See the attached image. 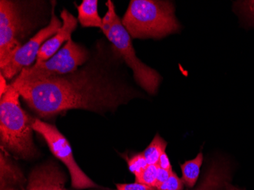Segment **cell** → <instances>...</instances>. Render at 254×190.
Instances as JSON below:
<instances>
[{"instance_id": "obj_15", "label": "cell", "mask_w": 254, "mask_h": 190, "mask_svg": "<svg viewBox=\"0 0 254 190\" xmlns=\"http://www.w3.org/2000/svg\"><path fill=\"white\" fill-rule=\"evenodd\" d=\"M167 145H168V143L166 141H165L158 134H157L151 141L149 145L143 151L144 156H145L148 164L157 165L161 154L165 152Z\"/></svg>"}, {"instance_id": "obj_3", "label": "cell", "mask_w": 254, "mask_h": 190, "mask_svg": "<svg viewBox=\"0 0 254 190\" xmlns=\"http://www.w3.org/2000/svg\"><path fill=\"white\" fill-rule=\"evenodd\" d=\"M20 94L10 84L0 101V138L3 150L23 159L34 158L38 154L33 141L34 119L21 108Z\"/></svg>"}, {"instance_id": "obj_23", "label": "cell", "mask_w": 254, "mask_h": 190, "mask_svg": "<svg viewBox=\"0 0 254 190\" xmlns=\"http://www.w3.org/2000/svg\"><path fill=\"white\" fill-rule=\"evenodd\" d=\"M0 80H1V81H0V88H0V95L2 97L8 91L9 85H7L5 78L2 73L0 75Z\"/></svg>"}, {"instance_id": "obj_12", "label": "cell", "mask_w": 254, "mask_h": 190, "mask_svg": "<svg viewBox=\"0 0 254 190\" xmlns=\"http://www.w3.org/2000/svg\"><path fill=\"white\" fill-rule=\"evenodd\" d=\"M0 172L1 190H19L25 184L21 169L2 150L0 154Z\"/></svg>"}, {"instance_id": "obj_19", "label": "cell", "mask_w": 254, "mask_h": 190, "mask_svg": "<svg viewBox=\"0 0 254 190\" xmlns=\"http://www.w3.org/2000/svg\"><path fill=\"white\" fill-rule=\"evenodd\" d=\"M237 6L241 14L249 19L254 20V0L238 2Z\"/></svg>"}, {"instance_id": "obj_21", "label": "cell", "mask_w": 254, "mask_h": 190, "mask_svg": "<svg viewBox=\"0 0 254 190\" xmlns=\"http://www.w3.org/2000/svg\"><path fill=\"white\" fill-rule=\"evenodd\" d=\"M172 173L173 171H168V170L162 169V168L158 167V174H157V183L155 189L159 187L161 184L165 183L169 178Z\"/></svg>"}, {"instance_id": "obj_14", "label": "cell", "mask_w": 254, "mask_h": 190, "mask_svg": "<svg viewBox=\"0 0 254 190\" xmlns=\"http://www.w3.org/2000/svg\"><path fill=\"white\" fill-rule=\"evenodd\" d=\"M202 161H203V154L202 152H199L194 159L187 161L186 162L181 164L182 181L187 187L192 188L195 185V183L197 182Z\"/></svg>"}, {"instance_id": "obj_13", "label": "cell", "mask_w": 254, "mask_h": 190, "mask_svg": "<svg viewBox=\"0 0 254 190\" xmlns=\"http://www.w3.org/2000/svg\"><path fill=\"white\" fill-rule=\"evenodd\" d=\"M98 0H83L77 6L78 21L84 28H102L103 18L98 13Z\"/></svg>"}, {"instance_id": "obj_10", "label": "cell", "mask_w": 254, "mask_h": 190, "mask_svg": "<svg viewBox=\"0 0 254 190\" xmlns=\"http://www.w3.org/2000/svg\"><path fill=\"white\" fill-rule=\"evenodd\" d=\"M61 17L63 22L62 27L54 36L43 44L38 53L35 63H41L48 61L59 51L60 47L64 43L71 39V35L76 28L78 19L66 9L61 11Z\"/></svg>"}, {"instance_id": "obj_1", "label": "cell", "mask_w": 254, "mask_h": 190, "mask_svg": "<svg viewBox=\"0 0 254 190\" xmlns=\"http://www.w3.org/2000/svg\"><path fill=\"white\" fill-rule=\"evenodd\" d=\"M104 47L71 73L41 79L19 81L11 85L31 110L44 119L64 111L82 109L96 113L114 111L141 93L112 74L114 57Z\"/></svg>"}, {"instance_id": "obj_22", "label": "cell", "mask_w": 254, "mask_h": 190, "mask_svg": "<svg viewBox=\"0 0 254 190\" xmlns=\"http://www.w3.org/2000/svg\"><path fill=\"white\" fill-rule=\"evenodd\" d=\"M157 166H158V168H162V169L172 171V166H171V161H170L169 158H168L166 152L161 154Z\"/></svg>"}, {"instance_id": "obj_4", "label": "cell", "mask_w": 254, "mask_h": 190, "mask_svg": "<svg viewBox=\"0 0 254 190\" xmlns=\"http://www.w3.org/2000/svg\"><path fill=\"white\" fill-rule=\"evenodd\" d=\"M106 5L108 11L103 18L101 31L112 44L114 51L132 70L137 84L148 94H156L162 78L156 70L148 66L137 57L132 38L123 25L112 1H108Z\"/></svg>"}, {"instance_id": "obj_5", "label": "cell", "mask_w": 254, "mask_h": 190, "mask_svg": "<svg viewBox=\"0 0 254 190\" xmlns=\"http://www.w3.org/2000/svg\"><path fill=\"white\" fill-rule=\"evenodd\" d=\"M32 19L20 2L0 1V68L6 66L33 28Z\"/></svg>"}, {"instance_id": "obj_7", "label": "cell", "mask_w": 254, "mask_h": 190, "mask_svg": "<svg viewBox=\"0 0 254 190\" xmlns=\"http://www.w3.org/2000/svg\"><path fill=\"white\" fill-rule=\"evenodd\" d=\"M32 128L45 140L54 156L61 160L68 168L74 188L80 190L97 187L96 184L90 179L75 162L70 144L55 126L43 122L38 119H34Z\"/></svg>"}, {"instance_id": "obj_8", "label": "cell", "mask_w": 254, "mask_h": 190, "mask_svg": "<svg viewBox=\"0 0 254 190\" xmlns=\"http://www.w3.org/2000/svg\"><path fill=\"white\" fill-rule=\"evenodd\" d=\"M63 22L57 18L52 8L51 21L45 28L40 30L28 42L17 51L11 62L1 69V73L6 79H11L16 75H19L23 68L30 67L36 62L38 53L46 41L61 29Z\"/></svg>"}, {"instance_id": "obj_11", "label": "cell", "mask_w": 254, "mask_h": 190, "mask_svg": "<svg viewBox=\"0 0 254 190\" xmlns=\"http://www.w3.org/2000/svg\"><path fill=\"white\" fill-rule=\"evenodd\" d=\"M229 180V166L225 161L216 160L212 161L202 182L193 190H223Z\"/></svg>"}, {"instance_id": "obj_2", "label": "cell", "mask_w": 254, "mask_h": 190, "mask_svg": "<svg viewBox=\"0 0 254 190\" xmlns=\"http://www.w3.org/2000/svg\"><path fill=\"white\" fill-rule=\"evenodd\" d=\"M122 24L134 39H161L181 29L174 3L159 0H132Z\"/></svg>"}, {"instance_id": "obj_16", "label": "cell", "mask_w": 254, "mask_h": 190, "mask_svg": "<svg viewBox=\"0 0 254 190\" xmlns=\"http://www.w3.org/2000/svg\"><path fill=\"white\" fill-rule=\"evenodd\" d=\"M158 174V166L148 164L140 175L135 177V182L155 188Z\"/></svg>"}, {"instance_id": "obj_24", "label": "cell", "mask_w": 254, "mask_h": 190, "mask_svg": "<svg viewBox=\"0 0 254 190\" xmlns=\"http://www.w3.org/2000/svg\"><path fill=\"white\" fill-rule=\"evenodd\" d=\"M226 190H241L240 189L237 188V187H233L228 183L226 185Z\"/></svg>"}, {"instance_id": "obj_6", "label": "cell", "mask_w": 254, "mask_h": 190, "mask_svg": "<svg viewBox=\"0 0 254 190\" xmlns=\"http://www.w3.org/2000/svg\"><path fill=\"white\" fill-rule=\"evenodd\" d=\"M89 58L88 50L70 39L48 61L23 68L16 80L30 81L66 75L85 65Z\"/></svg>"}, {"instance_id": "obj_9", "label": "cell", "mask_w": 254, "mask_h": 190, "mask_svg": "<svg viewBox=\"0 0 254 190\" xmlns=\"http://www.w3.org/2000/svg\"><path fill=\"white\" fill-rule=\"evenodd\" d=\"M65 182L64 171L57 163L50 161L32 170L25 190H68Z\"/></svg>"}, {"instance_id": "obj_18", "label": "cell", "mask_w": 254, "mask_h": 190, "mask_svg": "<svg viewBox=\"0 0 254 190\" xmlns=\"http://www.w3.org/2000/svg\"><path fill=\"white\" fill-rule=\"evenodd\" d=\"M184 183L180 179L178 176L173 172L169 178L159 187H157V190H183Z\"/></svg>"}, {"instance_id": "obj_20", "label": "cell", "mask_w": 254, "mask_h": 190, "mask_svg": "<svg viewBox=\"0 0 254 190\" xmlns=\"http://www.w3.org/2000/svg\"><path fill=\"white\" fill-rule=\"evenodd\" d=\"M117 188L118 190H157L154 187L136 182L134 184H117Z\"/></svg>"}, {"instance_id": "obj_17", "label": "cell", "mask_w": 254, "mask_h": 190, "mask_svg": "<svg viewBox=\"0 0 254 190\" xmlns=\"http://www.w3.org/2000/svg\"><path fill=\"white\" fill-rule=\"evenodd\" d=\"M127 164L129 171L132 173L135 177L140 175L148 165L143 153L134 154L133 156L127 159Z\"/></svg>"}]
</instances>
